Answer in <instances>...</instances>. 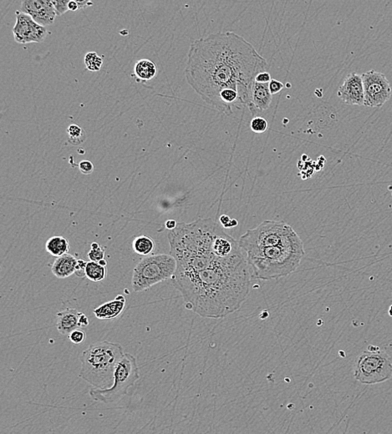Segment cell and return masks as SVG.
<instances>
[{"label":"cell","mask_w":392,"mask_h":434,"mask_svg":"<svg viewBox=\"0 0 392 434\" xmlns=\"http://www.w3.org/2000/svg\"><path fill=\"white\" fill-rule=\"evenodd\" d=\"M268 62L253 45L234 32L211 33L190 46L186 82L207 104L231 115L234 108H250L252 91Z\"/></svg>","instance_id":"6da1fadb"},{"label":"cell","mask_w":392,"mask_h":434,"mask_svg":"<svg viewBox=\"0 0 392 434\" xmlns=\"http://www.w3.org/2000/svg\"><path fill=\"white\" fill-rule=\"evenodd\" d=\"M251 274L242 250L206 269L174 274L172 281L186 309L204 318L218 319L241 307L250 292Z\"/></svg>","instance_id":"7a4b0ae2"},{"label":"cell","mask_w":392,"mask_h":434,"mask_svg":"<svg viewBox=\"0 0 392 434\" xmlns=\"http://www.w3.org/2000/svg\"><path fill=\"white\" fill-rule=\"evenodd\" d=\"M170 254L175 258V274L206 269L222 259L242 251L240 243L210 218L178 223L167 235Z\"/></svg>","instance_id":"3957f363"},{"label":"cell","mask_w":392,"mask_h":434,"mask_svg":"<svg viewBox=\"0 0 392 434\" xmlns=\"http://www.w3.org/2000/svg\"><path fill=\"white\" fill-rule=\"evenodd\" d=\"M254 278L264 281L281 278L297 270L304 256L299 235L288 242L244 252Z\"/></svg>","instance_id":"277c9868"},{"label":"cell","mask_w":392,"mask_h":434,"mask_svg":"<svg viewBox=\"0 0 392 434\" xmlns=\"http://www.w3.org/2000/svg\"><path fill=\"white\" fill-rule=\"evenodd\" d=\"M124 354L119 343L108 341L92 343L81 355L79 377L95 388H109L114 382L115 371Z\"/></svg>","instance_id":"5b68a950"},{"label":"cell","mask_w":392,"mask_h":434,"mask_svg":"<svg viewBox=\"0 0 392 434\" xmlns=\"http://www.w3.org/2000/svg\"><path fill=\"white\" fill-rule=\"evenodd\" d=\"M177 262L171 254L149 255L134 268L131 286L136 292H144L151 287L173 277Z\"/></svg>","instance_id":"8992f818"},{"label":"cell","mask_w":392,"mask_h":434,"mask_svg":"<svg viewBox=\"0 0 392 434\" xmlns=\"http://www.w3.org/2000/svg\"><path fill=\"white\" fill-rule=\"evenodd\" d=\"M140 379V369L136 359L131 353H125L115 371L114 382L109 388L92 387L90 396L94 401L111 404L127 394L129 388Z\"/></svg>","instance_id":"52a82bcc"},{"label":"cell","mask_w":392,"mask_h":434,"mask_svg":"<svg viewBox=\"0 0 392 434\" xmlns=\"http://www.w3.org/2000/svg\"><path fill=\"white\" fill-rule=\"evenodd\" d=\"M295 230L283 220L263 221L260 225L246 231L240 237V246L243 252L260 248L279 245L296 237Z\"/></svg>","instance_id":"ba28073f"},{"label":"cell","mask_w":392,"mask_h":434,"mask_svg":"<svg viewBox=\"0 0 392 434\" xmlns=\"http://www.w3.org/2000/svg\"><path fill=\"white\" fill-rule=\"evenodd\" d=\"M354 377L361 383L374 385L392 378V362L388 354L376 346L370 345L356 360Z\"/></svg>","instance_id":"9c48e42d"},{"label":"cell","mask_w":392,"mask_h":434,"mask_svg":"<svg viewBox=\"0 0 392 434\" xmlns=\"http://www.w3.org/2000/svg\"><path fill=\"white\" fill-rule=\"evenodd\" d=\"M364 87V104L366 107H381L392 96V87L387 76L376 70L362 75Z\"/></svg>","instance_id":"30bf717a"},{"label":"cell","mask_w":392,"mask_h":434,"mask_svg":"<svg viewBox=\"0 0 392 434\" xmlns=\"http://www.w3.org/2000/svg\"><path fill=\"white\" fill-rule=\"evenodd\" d=\"M16 23L13 28L14 39L19 44L41 43L48 35L45 26L39 25L32 17L23 12L16 11Z\"/></svg>","instance_id":"8fae6325"},{"label":"cell","mask_w":392,"mask_h":434,"mask_svg":"<svg viewBox=\"0 0 392 434\" xmlns=\"http://www.w3.org/2000/svg\"><path fill=\"white\" fill-rule=\"evenodd\" d=\"M20 11L45 27L53 25L58 15L52 0H22Z\"/></svg>","instance_id":"7c38bea8"},{"label":"cell","mask_w":392,"mask_h":434,"mask_svg":"<svg viewBox=\"0 0 392 434\" xmlns=\"http://www.w3.org/2000/svg\"><path fill=\"white\" fill-rule=\"evenodd\" d=\"M338 97L350 106H364V95L362 75L351 73L337 92Z\"/></svg>","instance_id":"4fadbf2b"},{"label":"cell","mask_w":392,"mask_h":434,"mask_svg":"<svg viewBox=\"0 0 392 434\" xmlns=\"http://www.w3.org/2000/svg\"><path fill=\"white\" fill-rule=\"evenodd\" d=\"M272 95L269 83H259L255 81L252 91V104L249 108L252 114L264 111L270 108L272 103Z\"/></svg>","instance_id":"5bb4252c"},{"label":"cell","mask_w":392,"mask_h":434,"mask_svg":"<svg viewBox=\"0 0 392 434\" xmlns=\"http://www.w3.org/2000/svg\"><path fill=\"white\" fill-rule=\"evenodd\" d=\"M125 303V297L120 294L114 300L98 306L93 311V313L100 320H113L122 313Z\"/></svg>","instance_id":"9a60e30c"},{"label":"cell","mask_w":392,"mask_h":434,"mask_svg":"<svg viewBox=\"0 0 392 434\" xmlns=\"http://www.w3.org/2000/svg\"><path fill=\"white\" fill-rule=\"evenodd\" d=\"M80 313L76 309L66 308L57 313V329L61 335H69L75 329L79 328Z\"/></svg>","instance_id":"2e32d148"},{"label":"cell","mask_w":392,"mask_h":434,"mask_svg":"<svg viewBox=\"0 0 392 434\" xmlns=\"http://www.w3.org/2000/svg\"><path fill=\"white\" fill-rule=\"evenodd\" d=\"M78 260L70 254L57 257L51 267V271L59 279H64L75 274Z\"/></svg>","instance_id":"e0dca14e"},{"label":"cell","mask_w":392,"mask_h":434,"mask_svg":"<svg viewBox=\"0 0 392 434\" xmlns=\"http://www.w3.org/2000/svg\"><path fill=\"white\" fill-rule=\"evenodd\" d=\"M134 73L140 81H150L157 75V67L154 62L144 58L136 62Z\"/></svg>","instance_id":"ac0fdd59"},{"label":"cell","mask_w":392,"mask_h":434,"mask_svg":"<svg viewBox=\"0 0 392 434\" xmlns=\"http://www.w3.org/2000/svg\"><path fill=\"white\" fill-rule=\"evenodd\" d=\"M70 245L69 241L63 237H53L48 240L45 249L51 256L60 257L69 253Z\"/></svg>","instance_id":"d6986e66"},{"label":"cell","mask_w":392,"mask_h":434,"mask_svg":"<svg viewBox=\"0 0 392 434\" xmlns=\"http://www.w3.org/2000/svg\"><path fill=\"white\" fill-rule=\"evenodd\" d=\"M132 248L137 255L148 256L151 255L156 248L155 241L148 236H139L136 237L132 242Z\"/></svg>","instance_id":"ffe728a7"},{"label":"cell","mask_w":392,"mask_h":434,"mask_svg":"<svg viewBox=\"0 0 392 434\" xmlns=\"http://www.w3.org/2000/svg\"><path fill=\"white\" fill-rule=\"evenodd\" d=\"M107 271L106 267H103L96 262H87L86 267V277L93 282H100L106 278Z\"/></svg>","instance_id":"44dd1931"},{"label":"cell","mask_w":392,"mask_h":434,"mask_svg":"<svg viewBox=\"0 0 392 434\" xmlns=\"http://www.w3.org/2000/svg\"><path fill=\"white\" fill-rule=\"evenodd\" d=\"M67 133H68V141L70 142L71 145H80L86 139L85 131L78 125L75 124L70 125L67 129Z\"/></svg>","instance_id":"7402d4cb"},{"label":"cell","mask_w":392,"mask_h":434,"mask_svg":"<svg viewBox=\"0 0 392 434\" xmlns=\"http://www.w3.org/2000/svg\"><path fill=\"white\" fill-rule=\"evenodd\" d=\"M85 64L87 69L92 72H97L102 68L103 60L95 52H89L85 56Z\"/></svg>","instance_id":"603a6c76"},{"label":"cell","mask_w":392,"mask_h":434,"mask_svg":"<svg viewBox=\"0 0 392 434\" xmlns=\"http://www.w3.org/2000/svg\"><path fill=\"white\" fill-rule=\"evenodd\" d=\"M90 250L87 256L89 258L90 261L92 262H99L101 260L105 259V250L101 247V245L97 243V242H92L90 245Z\"/></svg>","instance_id":"cb8c5ba5"},{"label":"cell","mask_w":392,"mask_h":434,"mask_svg":"<svg viewBox=\"0 0 392 434\" xmlns=\"http://www.w3.org/2000/svg\"><path fill=\"white\" fill-rule=\"evenodd\" d=\"M250 128L253 132L256 134H263L269 128L267 120L260 116H256L251 120Z\"/></svg>","instance_id":"d4e9b609"},{"label":"cell","mask_w":392,"mask_h":434,"mask_svg":"<svg viewBox=\"0 0 392 434\" xmlns=\"http://www.w3.org/2000/svg\"><path fill=\"white\" fill-rule=\"evenodd\" d=\"M86 337H87V333L83 330H81V329H75L74 331H71L69 334V338H70V342L74 343V344L82 343L86 340Z\"/></svg>","instance_id":"484cf974"},{"label":"cell","mask_w":392,"mask_h":434,"mask_svg":"<svg viewBox=\"0 0 392 434\" xmlns=\"http://www.w3.org/2000/svg\"><path fill=\"white\" fill-rule=\"evenodd\" d=\"M52 1L55 4L59 16L63 15L65 12L69 11L68 5H69L70 0H52Z\"/></svg>","instance_id":"4316f807"},{"label":"cell","mask_w":392,"mask_h":434,"mask_svg":"<svg viewBox=\"0 0 392 434\" xmlns=\"http://www.w3.org/2000/svg\"><path fill=\"white\" fill-rule=\"evenodd\" d=\"M79 170L84 175H90L94 171V164L90 161H82L79 164Z\"/></svg>","instance_id":"83f0119b"},{"label":"cell","mask_w":392,"mask_h":434,"mask_svg":"<svg viewBox=\"0 0 392 434\" xmlns=\"http://www.w3.org/2000/svg\"><path fill=\"white\" fill-rule=\"evenodd\" d=\"M220 222L223 225L224 228H233L238 225V220L235 219H231L230 217L227 215H223L219 218Z\"/></svg>","instance_id":"f1b7e54d"},{"label":"cell","mask_w":392,"mask_h":434,"mask_svg":"<svg viewBox=\"0 0 392 434\" xmlns=\"http://www.w3.org/2000/svg\"><path fill=\"white\" fill-rule=\"evenodd\" d=\"M269 87L270 90L272 95L278 94V92H280L282 89H284V83L277 80H271L269 83Z\"/></svg>","instance_id":"f546056e"},{"label":"cell","mask_w":392,"mask_h":434,"mask_svg":"<svg viewBox=\"0 0 392 434\" xmlns=\"http://www.w3.org/2000/svg\"><path fill=\"white\" fill-rule=\"evenodd\" d=\"M87 262L85 260H78L76 268H75V275L78 277H85L86 276V267H87Z\"/></svg>","instance_id":"4dcf8cb0"},{"label":"cell","mask_w":392,"mask_h":434,"mask_svg":"<svg viewBox=\"0 0 392 434\" xmlns=\"http://www.w3.org/2000/svg\"><path fill=\"white\" fill-rule=\"evenodd\" d=\"M271 80L272 79H271L270 73L268 71H264V72L259 73V75H257L255 81L259 82V83H270Z\"/></svg>","instance_id":"1f68e13d"},{"label":"cell","mask_w":392,"mask_h":434,"mask_svg":"<svg viewBox=\"0 0 392 434\" xmlns=\"http://www.w3.org/2000/svg\"><path fill=\"white\" fill-rule=\"evenodd\" d=\"M73 1H75V3L78 4L80 9L94 5L93 0H73Z\"/></svg>","instance_id":"d6a6232c"},{"label":"cell","mask_w":392,"mask_h":434,"mask_svg":"<svg viewBox=\"0 0 392 434\" xmlns=\"http://www.w3.org/2000/svg\"><path fill=\"white\" fill-rule=\"evenodd\" d=\"M79 325H80V327H82V326H87L89 325V318L87 317V316L81 312L80 313V317H79Z\"/></svg>","instance_id":"836d02e7"},{"label":"cell","mask_w":392,"mask_h":434,"mask_svg":"<svg viewBox=\"0 0 392 434\" xmlns=\"http://www.w3.org/2000/svg\"><path fill=\"white\" fill-rule=\"evenodd\" d=\"M166 225V228L167 230H169V231H172L173 229H175L177 227V225H178V223L177 221L174 220H167V222L165 224Z\"/></svg>","instance_id":"e575fe53"},{"label":"cell","mask_w":392,"mask_h":434,"mask_svg":"<svg viewBox=\"0 0 392 434\" xmlns=\"http://www.w3.org/2000/svg\"><path fill=\"white\" fill-rule=\"evenodd\" d=\"M68 8H69L70 11H76V10L80 9L78 4L75 3V1H73V0H70L69 5H68Z\"/></svg>","instance_id":"d590c367"},{"label":"cell","mask_w":392,"mask_h":434,"mask_svg":"<svg viewBox=\"0 0 392 434\" xmlns=\"http://www.w3.org/2000/svg\"><path fill=\"white\" fill-rule=\"evenodd\" d=\"M99 263H100L101 266H103V267H106V265H107V262H106L105 259H103V260H101V261H100V262H99Z\"/></svg>","instance_id":"8d00e7d4"},{"label":"cell","mask_w":392,"mask_h":434,"mask_svg":"<svg viewBox=\"0 0 392 434\" xmlns=\"http://www.w3.org/2000/svg\"><path fill=\"white\" fill-rule=\"evenodd\" d=\"M388 313H389L390 316L392 317V305L390 306L389 311H388Z\"/></svg>","instance_id":"74e56055"}]
</instances>
